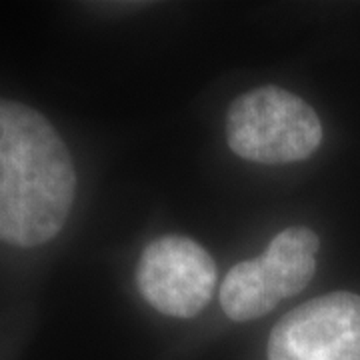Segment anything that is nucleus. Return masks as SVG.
Returning <instances> with one entry per match:
<instances>
[{"label":"nucleus","instance_id":"3","mask_svg":"<svg viewBox=\"0 0 360 360\" xmlns=\"http://www.w3.org/2000/svg\"><path fill=\"white\" fill-rule=\"evenodd\" d=\"M321 240L304 226L278 232L262 257L234 264L220 286V307L231 321L266 316L281 300L302 292L316 272Z\"/></svg>","mask_w":360,"mask_h":360},{"label":"nucleus","instance_id":"2","mask_svg":"<svg viewBox=\"0 0 360 360\" xmlns=\"http://www.w3.org/2000/svg\"><path fill=\"white\" fill-rule=\"evenodd\" d=\"M226 141L236 156L258 165L307 160L322 142L314 108L281 86L240 94L226 115Z\"/></svg>","mask_w":360,"mask_h":360},{"label":"nucleus","instance_id":"5","mask_svg":"<svg viewBox=\"0 0 360 360\" xmlns=\"http://www.w3.org/2000/svg\"><path fill=\"white\" fill-rule=\"evenodd\" d=\"M269 360H360V296L330 292L284 314L270 333Z\"/></svg>","mask_w":360,"mask_h":360},{"label":"nucleus","instance_id":"4","mask_svg":"<svg viewBox=\"0 0 360 360\" xmlns=\"http://www.w3.org/2000/svg\"><path fill=\"white\" fill-rule=\"evenodd\" d=\"M136 284L142 298L155 310L167 316L193 319L212 298L217 264L193 238L168 234L142 250Z\"/></svg>","mask_w":360,"mask_h":360},{"label":"nucleus","instance_id":"1","mask_svg":"<svg viewBox=\"0 0 360 360\" xmlns=\"http://www.w3.org/2000/svg\"><path fill=\"white\" fill-rule=\"evenodd\" d=\"M77 194L70 153L51 122L0 98V240L32 248L65 229Z\"/></svg>","mask_w":360,"mask_h":360}]
</instances>
